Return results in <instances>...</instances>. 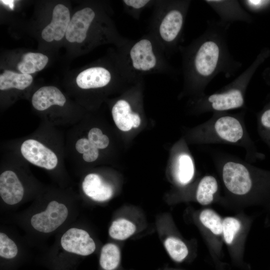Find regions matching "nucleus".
I'll return each mask as SVG.
<instances>
[{
  "label": "nucleus",
  "mask_w": 270,
  "mask_h": 270,
  "mask_svg": "<svg viewBox=\"0 0 270 270\" xmlns=\"http://www.w3.org/2000/svg\"><path fill=\"white\" fill-rule=\"evenodd\" d=\"M94 17V11L90 8L76 12L69 23L66 33V39L70 42H84Z\"/></svg>",
  "instance_id": "nucleus-14"
},
{
  "label": "nucleus",
  "mask_w": 270,
  "mask_h": 270,
  "mask_svg": "<svg viewBox=\"0 0 270 270\" xmlns=\"http://www.w3.org/2000/svg\"><path fill=\"white\" fill-rule=\"evenodd\" d=\"M190 2H175L164 15L159 26V34L162 40L169 44H175L181 36Z\"/></svg>",
  "instance_id": "nucleus-7"
},
{
  "label": "nucleus",
  "mask_w": 270,
  "mask_h": 270,
  "mask_svg": "<svg viewBox=\"0 0 270 270\" xmlns=\"http://www.w3.org/2000/svg\"><path fill=\"white\" fill-rule=\"evenodd\" d=\"M96 250V244L89 232L72 224L59 232L52 246L37 261L49 270H76L82 259Z\"/></svg>",
  "instance_id": "nucleus-3"
},
{
  "label": "nucleus",
  "mask_w": 270,
  "mask_h": 270,
  "mask_svg": "<svg viewBox=\"0 0 270 270\" xmlns=\"http://www.w3.org/2000/svg\"><path fill=\"white\" fill-rule=\"evenodd\" d=\"M130 57L133 68L137 70L148 72L157 64L152 43L147 38L140 40L132 47Z\"/></svg>",
  "instance_id": "nucleus-12"
},
{
  "label": "nucleus",
  "mask_w": 270,
  "mask_h": 270,
  "mask_svg": "<svg viewBox=\"0 0 270 270\" xmlns=\"http://www.w3.org/2000/svg\"><path fill=\"white\" fill-rule=\"evenodd\" d=\"M29 258L21 244L10 232H0V270H18Z\"/></svg>",
  "instance_id": "nucleus-8"
},
{
  "label": "nucleus",
  "mask_w": 270,
  "mask_h": 270,
  "mask_svg": "<svg viewBox=\"0 0 270 270\" xmlns=\"http://www.w3.org/2000/svg\"><path fill=\"white\" fill-rule=\"evenodd\" d=\"M201 222L214 234L218 235L222 232V222L220 216L214 210L206 209L200 216Z\"/></svg>",
  "instance_id": "nucleus-27"
},
{
  "label": "nucleus",
  "mask_w": 270,
  "mask_h": 270,
  "mask_svg": "<svg viewBox=\"0 0 270 270\" xmlns=\"http://www.w3.org/2000/svg\"><path fill=\"white\" fill-rule=\"evenodd\" d=\"M264 78L268 82H270V68L265 70L263 73Z\"/></svg>",
  "instance_id": "nucleus-33"
},
{
  "label": "nucleus",
  "mask_w": 270,
  "mask_h": 270,
  "mask_svg": "<svg viewBox=\"0 0 270 270\" xmlns=\"http://www.w3.org/2000/svg\"><path fill=\"white\" fill-rule=\"evenodd\" d=\"M218 190L216 178L212 176H206L198 183L196 192V198L202 205H207L212 202L214 196Z\"/></svg>",
  "instance_id": "nucleus-23"
},
{
  "label": "nucleus",
  "mask_w": 270,
  "mask_h": 270,
  "mask_svg": "<svg viewBox=\"0 0 270 270\" xmlns=\"http://www.w3.org/2000/svg\"><path fill=\"white\" fill-rule=\"evenodd\" d=\"M174 166V176L176 180L180 185L188 184L194 174V164L193 160L188 154L182 152L176 158Z\"/></svg>",
  "instance_id": "nucleus-19"
},
{
  "label": "nucleus",
  "mask_w": 270,
  "mask_h": 270,
  "mask_svg": "<svg viewBox=\"0 0 270 270\" xmlns=\"http://www.w3.org/2000/svg\"><path fill=\"white\" fill-rule=\"evenodd\" d=\"M66 102L64 95L54 86H43L34 92L32 97V104L38 110H44L52 105L62 106Z\"/></svg>",
  "instance_id": "nucleus-18"
},
{
  "label": "nucleus",
  "mask_w": 270,
  "mask_h": 270,
  "mask_svg": "<svg viewBox=\"0 0 270 270\" xmlns=\"http://www.w3.org/2000/svg\"><path fill=\"white\" fill-rule=\"evenodd\" d=\"M123 2L128 6L134 9H140L146 5L150 0H125Z\"/></svg>",
  "instance_id": "nucleus-32"
},
{
  "label": "nucleus",
  "mask_w": 270,
  "mask_h": 270,
  "mask_svg": "<svg viewBox=\"0 0 270 270\" xmlns=\"http://www.w3.org/2000/svg\"><path fill=\"white\" fill-rule=\"evenodd\" d=\"M32 80L30 74L6 70L0 75V90L16 88L22 90L30 85Z\"/></svg>",
  "instance_id": "nucleus-20"
},
{
  "label": "nucleus",
  "mask_w": 270,
  "mask_h": 270,
  "mask_svg": "<svg viewBox=\"0 0 270 270\" xmlns=\"http://www.w3.org/2000/svg\"><path fill=\"white\" fill-rule=\"evenodd\" d=\"M111 74L106 68L96 66L85 70L78 74L76 82L82 89L96 88L106 86L110 81Z\"/></svg>",
  "instance_id": "nucleus-17"
},
{
  "label": "nucleus",
  "mask_w": 270,
  "mask_h": 270,
  "mask_svg": "<svg viewBox=\"0 0 270 270\" xmlns=\"http://www.w3.org/2000/svg\"><path fill=\"white\" fill-rule=\"evenodd\" d=\"M82 189L86 196L96 202L106 201L113 194L111 185L96 174L92 173L86 176L82 182Z\"/></svg>",
  "instance_id": "nucleus-15"
},
{
  "label": "nucleus",
  "mask_w": 270,
  "mask_h": 270,
  "mask_svg": "<svg viewBox=\"0 0 270 270\" xmlns=\"http://www.w3.org/2000/svg\"><path fill=\"white\" fill-rule=\"evenodd\" d=\"M256 124L259 136L270 148V100L257 114Z\"/></svg>",
  "instance_id": "nucleus-24"
},
{
  "label": "nucleus",
  "mask_w": 270,
  "mask_h": 270,
  "mask_svg": "<svg viewBox=\"0 0 270 270\" xmlns=\"http://www.w3.org/2000/svg\"><path fill=\"white\" fill-rule=\"evenodd\" d=\"M48 60V57L42 54L28 52L23 55L17 68L22 74H30L42 70Z\"/></svg>",
  "instance_id": "nucleus-21"
},
{
  "label": "nucleus",
  "mask_w": 270,
  "mask_h": 270,
  "mask_svg": "<svg viewBox=\"0 0 270 270\" xmlns=\"http://www.w3.org/2000/svg\"><path fill=\"white\" fill-rule=\"evenodd\" d=\"M245 111L230 114L214 112L206 122L198 127L196 138L206 144H226L242 148L246 152V160L250 163L264 159L265 155L258 151L246 128Z\"/></svg>",
  "instance_id": "nucleus-2"
},
{
  "label": "nucleus",
  "mask_w": 270,
  "mask_h": 270,
  "mask_svg": "<svg viewBox=\"0 0 270 270\" xmlns=\"http://www.w3.org/2000/svg\"><path fill=\"white\" fill-rule=\"evenodd\" d=\"M1 3H2L6 6H7L11 10H14V0H0Z\"/></svg>",
  "instance_id": "nucleus-34"
},
{
  "label": "nucleus",
  "mask_w": 270,
  "mask_h": 270,
  "mask_svg": "<svg viewBox=\"0 0 270 270\" xmlns=\"http://www.w3.org/2000/svg\"><path fill=\"white\" fill-rule=\"evenodd\" d=\"M240 222L237 219L228 217L222 222V232L224 239L228 244H230L240 228Z\"/></svg>",
  "instance_id": "nucleus-29"
},
{
  "label": "nucleus",
  "mask_w": 270,
  "mask_h": 270,
  "mask_svg": "<svg viewBox=\"0 0 270 270\" xmlns=\"http://www.w3.org/2000/svg\"><path fill=\"white\" fill-rule=\"evenodd\" d=\"M164 244L170 258L176 262H182L188 254V251L186 246L176 238H168L165 240Z\"/></svg>",
  "instance_id": "nucleus-26"
},
{
  "label": "nucleus",
  "mask_w": 270,
  "mask_h": 270,
  "mask_svg": "<svg viewBox=\"0 0 270 270\" xmlns=\"http://www.w3.org/2000/svg\"><path fill=\"white\" fill-rule=\"evenodd\" d=\"M230 26L220 20L208 21L204 32L182 49L186 86L198 98L205 94L206 88L217 75L230 78L242 66L228 48Z\"/></svg>",
  "instance_id": "nucleus-1"
},
{
  "label": "nucleus",
  "mask_w": 270,
  "mask_h": 270,
  "mask_svg": "<svg viewBox=\"0 0 270 270\" xmlns=\"http://www.w3.org/2000/svg\"><path fill=\"white\" fill-rule=\"evenodd\" d=\"M76 148L80 154H82V158L86 162H92L98 156V150L86 138L79 139L76 144Z\"/></svg>",
  "instance_id": "nucleus-28"
},
{
  "label": "nucleus",
  "mask_w": 270,
  "mask_h": 270,
  "mask_svg": "<svg viewBox=\"0 0 270 270\" xmlns=\"http://www.w3.org/2000/svg\"><path fill=\"white\" fill-rule=\"evenodd\" d=\"M136 230V226L132 222L124 218H120L112 223L108 230V234L114 239L124 240L133 234Z\"/></svg>",
  "instance_id": "nucleus-25"
},
{
  "label": "nucleus",
  "mask_w": 270,
  "mask_h": 270,
  "mask_svg": "<svg viewBox=\"0 0 270 270\" xmlns=\"http://www.w3.org/2000/svg\"><path fill=\"white\" fill-rule=\"evenodd\" d=\"M112 113L115 124L121 130L128 131L140 125L138 114L132 112L130 104L124 100H119L114 104Z\"/></svg>",
  "instance_id": "nucleus-16"
},
{
  "label": "nucleus",
  "mask_w": 270,
  "mask_h": 270,
  "mask_svg": "<svg viewBox=\"0 0 270 270\" xmlns=\"http://www.w3.org/2000/svg\"><path fill=\"white\" fill-rule=\"evenodd\" d=\"M20 151L27 160L38 166L50 170L57 166L58 158L56 154L35 140H25L22 144Z\"/></svg>",
  "instance_id": "nucleus-10"
},
{
  "label": "nucleus",
  "mask_w": 270,
  "mask_h": 270,
  "mask_svg": "<svg viewBox=\"0 0 270 270\" xmlns=\"http://www.w3.org/2000/svg\"><path fill=\"white\" fill-rule=\"evenodd\" d=\"M24 196V186L17 174L6 170L0 175V196L6 209H14L21 204Z\"/></svg>",
  "instance_id": "nucleus-9"
},
{
  "label": "nucleus",
  "mask_w": 270,
  "mask_h": 270,
  "mask_svg": "<svg viewBox=\"0 0 270 270\" xmlns=\"http://www.w3.org/2000/svg\"><path fill=\"white\" fill-rule=\"evenodd\" d=\"M240 2L254 12H260L270 8V0H244Z\"/></svg>",
  "instance_id": "nucleus-31"
},
{
  "label": "nucleus",
  "mask_w": 270,
  "mask_h": 270,
  "mask_svg": "<svg viewBox=\"0 0 270 270\" xmlns=\"http://www.w3.org/2000/svg\"><path fill=\"white\" fill-rule=\"evenodd\" d=\"M120 262V252L116 245L108 243L102 248L99 258L100 270H116Z\"/></svg>",
  "instance_id": "nucleus-22"
},
{
  "label": "nucleus",
  "mask_w": 270,
  "mask_h": 270,
  "mask_svg": "<svg viewBox=\"0 0 270 270\" xmlns=\"http://www.w3.org/2000/svg\"><path fill=\"white\" fill-rule=\"evenodd\" d=\"M78 206L57 199L30 206L16 219L28 237L41 240L58 233L70 224L78 213Z\"/></svg>",
  "instance_id": "nucleus-4"
},
{
  "label": "nucleus",
  "mask_w": 270,
  "mask_h": 270,
  "mask_svg": "<svg viewBox=\"0 0 270 270\" xmlns=\"http://www.w3.org/2000/svg\"><path fill=\"white\" fill-rule=\"evenodd\" d=\"M51 22L42 32V38L48 42L62 40L66 34L70 22V12L62 4L56 5L52 12Z\"/></svg>",
  "instance_id": "nucleus-13"
},
{
  "label": "nucleus",
  "mask_w": 270,
  "mask_h": 270,
  "mask_svg": "<svg viewBox=\"0 0 270 270\" xmlns=\"http://www.w3.org/2000/svg\"><path fill=\"white\" fill-rule=\"evenodd\" d=\"M214 163L220 172L226 190L236 196H245L254 188L257 178L266 171L252 166L250 162L224 152L212 154Z\"/></svg>",
  "instance_id": "nucleus-6"
},
{
  "label": "nucleus",
  "mask_w": 270,
  "mask_h": 270,
  "mask_svg": "<svg viewBox=\"0 0 270 270\" xmlns=\"http://www.w3.org/2000/svg\"><path fill=\"white\" fill-rule=\"evenodd\" d=\"M208 4L219 16L220 21L231 24L235 22L251 23L252 16L240 4V2L235 0H206Z\"/></svg>",
  "instance_id": "nucleus-11"
},
{
  "label": "nucleus",
  "mask_w": 270,
  "mask_h": 270,
  "mask_svg": "<svg viewBox=\"0 0 270 270\" xmlns=\"http://www.w3.org/2000/svg\"><path fill=\"white\" fill-rule=\"evenodd\" d=\"M88 140L98 149L106 148L109 144V138L98 128H94L88 133Z\"/></svg>",
  "instance_id": "nucleus-30"
},
{
  "label": "nucleus",
  "mask_w": 270,
  "mask_h": 270,
  "mask_svg": "<svg viewBox=\"0 0 270 270\" xmlns=\"http://www.w3.org/2000/svg\"><path fill=\"white\" fill-rule=\"evenodd\" d=\"M270 56V50L262 49L252 64L232 82L212 94L198 98L197 110L200 113H214L244 108L248 86L258 68Z\"/></svg>",
  "instance_id": "nucleus-5"
}]
</instances>
